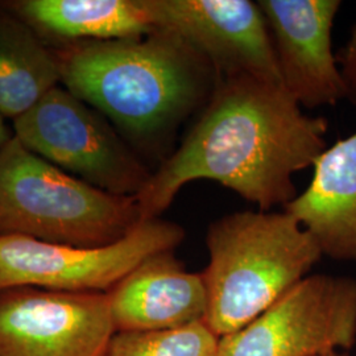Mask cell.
Returning a JSON list of instances; mask_svg holds the SVG:
<instances>
[{
    "instance_id": "obj_1",
    "label": "cell",
    "mask_w": 356,
    "mask_h": 356,
    "mask_svg": "<svg viewBox=\"0 0 356 356\" xmlns=\"http://www.w3.org/2000/svg\"><path fill=\"white\" fill-rule=\"evenodd\" d=\"M302 110L281 83L218 78L177 148L135 195L141 222L159 219L197 179L216 181L260 211L284 209L297 195L293 176L329 147L327 120Z\"/></svg>"
},
{
    "instance_id": "obj_2",
    "label": "cell",
    "mask_w": 356,
    "mask_h": 356,
    "mask_svg": "<svg viewBox=\"0 0 356 356\" xmlns=\"http://www.w3.org/2000/svg\"><path fill=\"white\" fill-rule=\"evenodd\" d=\"M61 83L107 118L141 159L160 164L179 127L216 89L218 76L177 36H145L51 47Z\"/></svg>"
},
{
    "instance_id": "obj_3",
    "label": "cell",
    "mask_w": 356,
    "mask_h": 356,
    "mask_svg": "<svg viewBox=\"0 0 356 356\" xmlns=\"http://www.w3.org/2000/svg\"><path fill=\"white\" fill-rule=\"evenodd\" d=\"M206 247L204 323L218 338L264 313L323 257L313 236L285 211L220 216L207 229Z\"/></svg>"
},
{
    "instance_id": "obj_4",
    "label": "cell",
    "mask_w": 356,
    "mask_h": 356,
    "mask_svg": "<svg viewBox=\"0 0 356 356\" xmlns=\"http://www.w3.org/2000/svg\"><path fill=\"white\" fill-rule=\"evenodd\" d=\"M140 223L135 195L101 191L15 136L0 148V235L94 248L124 239Z\"/></svg>"
},
{
    "instance_id": "obj_5",
    "label": "cell",
    "mask_w": 356,
    "mask_h": 356,
    "mask_svg": "<svg viewBox=\"0 0 356 356\" xmlns=\"http://www.w3.org/2000/svg\"><path fill=\"white\" fill-rule=\"evenodd\" d=\"M13 136L28 151L111 194L136 195L152 176L107 118L64 86L13 120Z\"/></svg>"
},
{
    "instance_id": "obj_6",
    "label": "cell",
    "mask_w": 356,
    "mask_h": 356,
    "mask_svg": "<svg viewBox=\"0 0 356 356\" xmlns=\"http://www.w3.org/2000/svg\"><path fill=\"white\" fill-rule=\"evenodd\" d=\"M184 239L185 229L161 218L143 222L119 242L94 248L0 235V291L33 286L108 293L145 259L175 251Z\"/></svg>"
},
{
    "instance_id": "obj_7",
    "label": "cell",
    "mask_w": 356,
    "mask_h": 356,
    "mask_svg": "<svg viewBox=\"0 0 356 356\" xmlns=\"http://www.w3.org/2000/svg\"><path fill=\"white\" fill-rule=\"evenodd\" d=\"M356 344V279L313 275L241 330L219 338L218 356H318Z\"/></svg>"
},
{
    "instance_id": "obj_8",
    "label": "cell",
    "mask_w": 356,
    "mask_h": 356,
    "mask_svg": "<svg viewBox=\"0 0 356 356\" xmlns=\"http://www.w3.org/2000/svg\"><path fill=\"white\" fill-rule=\"evenodd\" d=\"M115 332L107 293L0 291V356H104Z\"/></svg>"
},
{
    "instance_id": "obj_9",
    "label": "cell",
    "mask_w": 356,
    "mask_h": 356,
    "mask_svg": "<svg viewBox=\"0 0 356 356\" xmlns=\"http://www.w3.org/2000/svg\"><path fill=\"white\" fill-rule=\"evenodd\" d=\"M154 31L201 54L218 78L252 76L281 83L267 22L251 0H143Z\"/></svg>"
},
{
    "instance_id": "obj_10",
    "label": "cell",
    "mask_w": 356,
    "mask_h": 356,
    "mask_svg": "<svg viewBox=\"0 0 356 356\" xmlns=\"http://www.w3.org/2000/svg\"><path fill=\"white\" fill-rule=\"evenodd\" d=\"M272 40L281 86L302 108L335 106L346 86L332 49L339 0H259Z\"/></svg>"
},
{
    "instance_id": "obj_11",
    "label": "cell",
    "mask_w": 356,
    "mask_h": 356,
    "mask_svg": "<svg viewBox=\"0 0 356 356\" xmlns=\"http://www.w3.org/2000/svg\"><path fill=\"white\" fill-rule=\"evenodd\" d=\"M116 332L161 331L204 322L202 272L188 270L175 251L153 254L107 293Z\"/></svg>"
},
{
    "instance_id": "obj_12",
    "label": "cell",
    "mask_w": 356,
    "mask_h": 356,
    "mask_svg": "<svg viewBox=\"0 0 356 356\" xmlns=\"http://www.w3.org/2000/svg\"><path fill=\"white\" fill-rule=\"evenodd\" d=\"M284 211L313 236L323 256L356 261V131L319 154L310 184Z\"/></svg>"
},
{
    "instance_id": "obj_13",
    "label": "cell",
    "mask_w": 356,
    "mask_h": 356,
    "mask_svg": "<svg viewBox=\"0 0 356 356\" xmlns=\"http://www.w3.org/2000/svg\"><path fill=\"white\" fill-rule=\"evenodd\" d=\"M0 8L51 47L145 36L153 26L143 0H11Z\"/></svg>"
},
{
    "instance_id": "obj_14",
    "label": "cell",
    "mask_w": 356,
    "mask_h": 356,
    "mask_svg": "<svg viewBox=\"0 0 356 356\" xmlns=\"http://www.w3.org/2000/svg\"><path fill=\"white\" fill-rule=\"evenodd\" d=\"M61 83L51 45L0 8V114L16 120Z\"/></svg>"
},
{
    "instance_id": "obj_15",
    "label": "cell",
    "mask_w": 356,
    "mask_h": 356,
    "mask_svg": "<svg viewBox=\"0 0 356 356\" xmlns=\"http://www.w3.org/2000/svg\"><path fill=\"white\" fill-rule=\"evenodd\" d=\"M219 338L204 323L161 331L115 332L104 356H214Z\"/></svg>"
},
{
    "instance_id": "obj_16",
    "label": "cell",
    "mask_w": 356,
    "mask_h": 356,
    "mask_svg": "<svg viewBox=\"0 0 356 356\" xmlns=\"http://www.w3.org/2000/svg\"><path fill=\"white\" fill-rule=\"evenodd\" d=\"M337 57L346 86V101L356 104V20L343 49Z\"/></svg>"
},
{
    "instance_id": "obj_17",
    "label": "cell",
    "mask_w": 356,
    "mask_h": 356,
    "mask_svg": "<svg viewBox=\"0 0 356 356\" xmlns=\"http://www.w3.org/2000/svg\"><path fill=\"white\" fill-rule=\"evenodd\" d=\"M13 138V132L6 123V118L0 114V148Z\"/></svg>"
},
{
    "instance_id": "obj_18",
    "label": "cell",
    "mask_w": 356,
    "mask_h": 356,
    "mask_svg": "<svg viewBox=\"0 0 356 356\" xmlns=\"http://www.w3.org/2000/svg\"><path fill=\"white\" fill-rule=\"evenodd\" d=\"M318 356H350L348 355V353H346V351H332V353H329V354H323V355Z\"/></svg>"
},
{
    "instance_id": "obj_19",
    "label": "cell",
    "mask_w": 356,
    "mask_h": 356,
    "mask_svg": "<svg viewBox=\"0 0 356 356\" xmlns=\"http://www.w3.org/2000/svg\"><path fill=\"white\" fill-rule=\"evenodd\" d=\"M214 356H218V355H214Z\"/></svg>"
}]
</instances>
